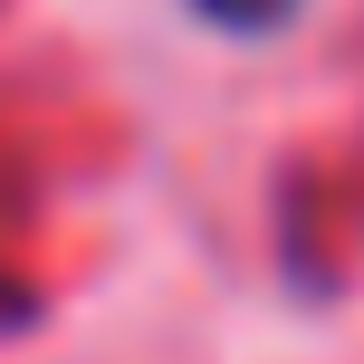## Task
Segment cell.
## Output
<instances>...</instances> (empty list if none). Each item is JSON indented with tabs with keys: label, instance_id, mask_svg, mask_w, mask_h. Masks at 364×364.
Listing matches in <instances>:
<instances>
[{
	"label": "cell",
	"instance_id": "cell-1",
	"mask_svg": "<svg viewBox=\"0 0 364 364\" xmlns=\"http://www.w3.org/2000/svg\"><path fill=\"white\" fill-rule=\"evenodd\" d=\"M201 19H211V29H240V38H269V29H288L297 10H307V0H192Z\"/></svg>",
	"mask_w": 364,
	"mask_h": 364
}]
</instances>
